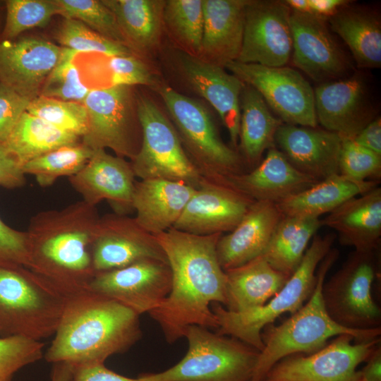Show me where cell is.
<instances>
[{
    "label": "cell",
    "mask_w": 381,
    "mask_h": 381,
    "mask_svg": "<svg viewBox=\"0 0 381 381\" xmlns=\"http://www.w3.org/2000/svg\"><path fill=\"white\" fill-rule=\"evenodd\" d=\"M222 235H195L173 227L155 235L171 269V288L160 306L148 314L169 344L183 337L191 325L218 327L211 306L225 307L227 303L226 274L216 250Z\"/></svg>",
    "instance_id": "cell-1"
},
{
    "label": "cell",
    "mask_w": 381,
    "mask_h": 381,
    "mask_svg": "<svg viewBox=\"0 0 381 381\" xmlns=\"http://www.w3.org/2000/svg\"><path fill=\"white\" fill-rule=\"evenodd\" d=\"M139 318L121 303L87 289L70 295L44 358L53 364L104 363L141 338Z\"/></svg>",
    "instance_id": "cell-2"
},
{
    "label": "cell",
    "mask_w": 381,
    "mask_h": 381,
    "mask_svg": "<svg viewBox=\"0 0 381 381\" xmlns=\"http://www.w3.org/2000/svg\"><path fill=\"white\" fill-rule=\"evenodd\" d=\"M339 251L331 248L317 270L315 289L307 302L279 325L270 324L261 332L264 345L250 381H261L281 359L296 353L310 354L325 346L330 338L348 334L356 342L380 338L381 327L353 330L335 322L327 313L322 295L325 277L336 262Z\"/></svg>",
    "instance_id": "cell-3"
},
{
    "label": "cell",
    "mask_w": 381,
    "mask_h": 381,
    "mask_svg": "<svg viewBox=\"0 0 381 381\" xmlns=\"http://www.w3.org/2000/svg\"><path fill=\"white\" fill-rule=\"evenodd\" d=\"M67 298L25 267H0V334L36 341L54 335Z\"/></svg>",
    "instance_id": "cell-4"
},
{
    "label": "cell",
    "mask_w": 381,
    "mask_h": 381,
    "mask_svg": "<svg viewBox=\"0 0 381 381\" xmlns=\"http://www.w3.org/2000/svg\"><path fill=\"white\" fill-rule=\"evenodd\" d=\"M336 236L315 235L297 269L282 289L262 306L241 313L219 303L211 306L218 323L216 332L236 338L261 351L262 329L285 313H294L308 300L315 286L317 268L332 248Z\"/></svg>",
    "instance_id": "cell-5"
},
{
    "label": "cell",
    "mask_w": 381,
    "mask_h": 381,
    "mask_svg": "<svg viewBox=\"0 0 381 381\" xmlns=\"http://www.w3.org/2000/svg\"><path fill=\"white\" fill-rule=\"evenodd\" d=\"M184 337L188 349L183 358L159 373H146L143 381H250L260 351L233 337L191 325Z\"/></svg>",
    "instance_id": "cell-6"
},
{
    "label": "cell",
    "mask_w": 381,
    "mask_h": 381,
    "mask_svg": "<svg viewBox=\"0 0 381 381\" xmlns=\"http://www.w3.org/2000/svg\"><path fill=\"white\" fill-rule=\"evenodd\" d=\"M159 94L188 156L202 177L210 182L231 185V176L244 172V162L223 142L205 107L170 87H160Z\"/></svg>",
    "instance_id": "cell-7"
},
{
    "label": "cell",
    "mask_w": 381,
    "mask_h": 381,
    "mask_svg": "<svg viewBox=\"0 0 381 381\" xmlns=\"http://www.w3.org/2000/svg\"><path fill=\"white\" fill-rule=\"evenodd\" d=\"M136 113L142 137L131 162L135 176L181 181L198 188L205 179L188 156L174 125L144 96L137 99Z\"/></svg>",
    "instance_id": "cell-8"
},
{
    "label": "cell",
    "mask_w": 381,
    "mask_h": 381,
    "mask_svg": "<svg viewBox=\"0 0 381 381\" xmlns=\"http://www.w3.org/2000/svg\"><path fill=\"white\" fill-rule=\"evenodd\" d=\"M378 250H354L322 286L325 310L339 325L353 330L381 327V310L371 294Z\"/></svg>",
    "instance_id": "cell-9"
},
{
    "label": "cell",
    "mask_w": 381,
    "mask_h": 381,
    "mask_svg": "<svg viewBox=\"0 0 381 381\" xmlns=\"http://www.w3.org/2000/svg\"><path fill=\"white\" fill-rule=\"evenodd\" d=\"M92 231H62L30 238V267L67 296L84 291L95 276Z\"/></svg>",
    "instance_id": "cell-10"
},
{
    "label": "cell",
    "mask_w": 381,
    "mask_h": 381,
    "mask_svg": "<svg viewBox=\"0 0 381 381\" xmlns=\"http://www.w3.org/2000/svg\"><path fill=\"white\" fill-rule=\"evenodd\" d=\"M224 67L255 89L283 123L317 127L314 88L296 69L237 61H229Z\"/></svg>",
    "instance_id": "cell-11"
},
{
    "label": "cell",
    "mask_w": 381,
    "mask_h": 381,
    "mask_svg": "<svg viewBox=\"0 0 381 381\" xmlns=\"http://www.w3.org/2000/svg\"><path fill=\"white\" fill-rule=\"evenodd\" d=\"M380 340L356 342L351 334L336 336L314 353L281 359L261 381H361L356 368L365 362Z\"/></svg>",
    "instance_id": "cell-12"
},
{
    "label": "cell",
    "mask_w": 381,
    "mask_h": 381,
    "mask_svg": "<svg viewBox=\"0 0 381 381\" xmlns=\"http://www.w3.org/2000/svg\"><path fill=\"white\" fill-rule=\"evenodd\" d=\"M290 26L292 64L313 80L322 83L346 78L355 71L327 18L291 10Z\"/></svg>",
    "instance_id": "cell-13"
},
{
    "label": "cell",
    "mask_w": 381,
    "mask_h": 381,
    "mask_svg": "<svg viewBox=\"0 0 381 381\" xmlns=\"http://www.w3.org/2000/svg\"><path fill=\"white\" fill-rule=\"evenodd\" d=\"M291 11L284 1H248L236 61L270 67L286 66L292 52Z\"/></svg>",
    "instance_id": "cell-14"
},
{
    "label": "cell",
    "mask_w": 381,
    "mask_h": 381,
    "mask_svg": "<svg viewBox=\"0 0 381 381\" xmlns=\"http://www.w3.org/2000/svg\"><path fill=\"white\" fill-rule=\"evenodd\" d=\"M171 288L168 262L148 258L97 273L86 289L111 298L140 315L159 306Z\"/></svg>",
    "instance_id": "cell-15"
},
{
    "label": "cell",
    "mask_w": 381,
    "mask_h": 381,
    "mask_svg": "<svg viewBox=\"0 0 381 381\" xmlns=\"http://www.w3.org/2000/svg\"><path fill=\"white\" fill-rule=\"evenodd\" d=\"M131 86L91 89L83 104L88 128L83 144L92 150L109 148L117 156L133 159L138 149L133 143Z\"/></svg>",
    "instance_id": "cell-16"
},
{
    "label": "cell",
    "mask_w": 381,
    "mask_h": 381,
    "mask_svg": "<svg viewBox=\"0 0 381 381\" xmlns=\"http://www.w3.org/2000/svg\"><path fill=\"white\" fill-rule=\"evenodd\" d=\"M367 79L354 71L339 80L319 83L314 88L318 123L341 138H353L375 116Z\"/></svg>",
    "instance_id": "cell-17"
},
{
    "label": "cell",
    "mask_w": 381,
    "mask_h": 381,
    "mask_svg": "<svg viewBox=\"0 0 381 381\" xmlns=\"http://www.w3.org/2000/svg\"><path fill=\"white\" fill-rule=\"evenodd\" d=\"M92 231L90 246L95 273L106 272L152 258L167 262L155 235L131 219L109 216Z\"/></svg>",
    "instance_id": "cell-18"
},
{
    "label": "cell",
    "mask_w": 381,
    "mask_h": 381,
    "mask_svg": "<svg viewBox=\"0 0 381 381\" xmlns=\"http://www.w3.org/2000/svg\"><path fill=\"white\" fill-rule=\"evenodd\" d=\"M254 202L231 185L205 180L195 190L173 228L195 235L230 232Z\"/></svg>",
    "instance_id": "cell-19"
},
{
    "label": "cell",
    "mask_w": 381,
    "mask_h": 381,
    "mask_svg": "<svg viewBox=\"0 0 381 381\" xmlns=\"http://www.w3.org/2000/svg\"><path fill=\"white\" fill-rule=\"evenodd\" d=\"M61 49L36 37L0 40V83L32 101L40 95L45 79L59 59Z\"/></svg>",
    "instance_id": "cell-20"
},
{
    "label": "cell",
    "mask_w": 381,
    "mask_h": 381,
    "mask_svg": "<svg viewBox=\"0 0 381 381\" xmlns=\"http://www.w3.org/2000/svg\"><path fill=\"white\" fill-rule=\"evenodd\" d=\"M341 140L324 128L282 123L274 144L295 168L320 181L339 174Z\"/></svg>",
    "instance_id": "cell-21"
},
{
    "label": "cell",
    "mask_w": 381,
    "mask_h": 381,
    "mask_svg": "<svg viewBox=\"0 0 381 381\" xmlns=\"http://www.w3.org/2000/svg\"><path fill=\"white\" fill-rule=\"evenodd\" d=\"M181 70L190 86L217 111L236 147L241 119L240 97L244 83L223 66L188 53L179 54Z\"/></svg>",
    "instance_id": "cell-22"
},
{
    "label": "cell",
    "mask_w": 381,
    "mask_h": 381,
    "mask_svg": "<svg viewBox=\"0 0 381 381\" xmlns=\"http://www.w3.org/2000/svg\"><path fill=\"white\" fill-rule=\"evenodd\" d=\"M284 215L277 205L255 201L228 234L222 235L217 244V255L226 271L262 255Z\"/></svg>",
    "instance_id": "cell-23"
},
{
    "label": "cell",
    "mask_w": 381,
    "mask_h": 381,
    "mask_svg": "<svg viewBox=\"0 0 381 381\" xmlns=\"http://www.w3.org/2000/svg\"><path fill=\"white\" fill-rule=\"evenodd\" d=\"M135 177L131 163L97 149L72 181L90 204L104 199L116 210L127 211L133 209Z\"/></svg>",
    "instance_id": "cell-24"
},
{
    "label": "cell",
    "mask_w": 381,
    "mask_h": 381,
    "mask_svg": "<svg viewBox=\"0 0 381 381\" xmlns=\"http://www.w3.org/2000/svg\"><path fill=\"white\" fill-rule=\"evenodd\" d=\"M319 181L295 168L275 147L249 172L234 175L229 183L254 201L275 204L300 193Z\"/></svg>",
    "instance_id": "cell-25"
},
{
    "label": "cell",
    "mask_w": 381,
    "mask_h": 381,
    "mask_svg": "<svg viewBox=\"0 0 381 381\" xmlns=\"http://www.w3.org/2000/svg\"><path fill=\"white\" fill-rule=\"evenodd\" d=\"M322 226L334 230L341 244L355 250H378L381 239V188L378 186L352 198L321 219Z\"/></svg>",
    "instance_id": "cell-26"
},
{
    "label": "cell",
    "mask_w": 381,
    "mask_h": 381,
    "mask_svg": "<svg viewBox=\"0 0 381 381\" xmlns=\"http://www.w3.org/2000/svg\"><path fill=\"white\" fill-rule=\"evenodd\" d=\"M181 181L140 179L135 182L132 207L138 224L152 235L173 227L195 190Z\"/></svg>",
    "instance_id": "cell-27"
},
{
    "label": "cell",
    "mask_w": 381,
    "mask_h": 381,
    "mask_svg": "<svg viewBox=\"0 0 381 381\" xmlns=\"http://www.w3.org/2000/svg\"><path fill=\"white\" fill-rule=\"evenodd\" d=\"M248 0H202L203 32L200 52L222 66L238 56Z\"/></svg>",
    "instance_id": "cell-28"
},
{
    "label": "cell",
    "mask_w": 381,
    "mask_h": 381,
    "mask_svg": "<svg viewBox=\"0 0 381 381\" xmlns=\"http://www.w3.org/2000/svg\"><path fill=\"white\" fill-rule=\"evenodd\" d=\"M341 7L327 19L332 32L349 47L356 66L360 69L381 66V19L380 14L361 6Z\"/></svg>",
    "instance_id": "cell-29"
},
{
    "label": "cell",
    "mask_w": 381,
    "mask_h": 381,
    "mask_svg": "<svg viewBox=\"0 0 381 381\" xmlns=\"http://www.w3.org/2000/svg\"><path fill=\"white\" fill-rule=\"evenodd\" d=\"M224 272L227 300L224 308L236 313L262 306L290 277L273 268L262 255Z\"/></svg>",
    "instance_id": "cell-30"
},
{
    "label": "cell",
    "mask_w": 381,
    "mask_h": 381,
    "mask_svg": "<svg viewBox=\"0 0 381 381\" xmlns=\"http://www.w3.org/2000/svg\"><path fill=\"white\" fill-rule=\"evenodd\" d=\"M377 181H356L336 174L277 203L284 216L320 218L346 200L377 186Z\"/></svg>",
    "instance_id": "cell-31"
},
{
    "label": "cell",
    "mask_w": 381,
    "mask_h": 381,
    "mask_svg": "<svg viewBox=\"0 0 381 381\" xmlns=\"http://www.w3.org/2000/svg\"><path fill=\"white\" fill-rule=\"evenodd\" d=\"M240 147L243 159L258 165L265 150L274 146L276 133L283 123L274 116L260 94L244 83L240 97Z\"/></svg>",
    "instance_id": "cell-32"
},
{
    "label": "cell",
    "mask_w": 381,
    "mask_h": 381,
    "mask_svg": "<svg viewBox=\"0 0 381 381\" xmlns=\"http://www.w3.org/2000/svg\"><path fill=\"white\" fill-rule=\"evenodd\" d=\"M112 12L127 46L147 51L159 42L164 1L102 0Z\"/></svg>",
    "instance_id": "cell-33"
},
{
    "label": "cell",
    "mask_w": 381,
    "mask_h": 381,
    "mask_svg": "<svg viewBox=\"0 0 381 381\" xmlns=\"http://www.w3.org/2000/svg\"><path fill=\"white\" fill-rule=\"evenodd\" d=\"M321 226L320 218L284 216L262 256L273 268L291 277Z\"/></svg>",
    "instance_id": "cell-34"
},
{
    "label": "cell",
    "mask_w": 381,
    "mask_h": 381,
    "mask_svg": "<svg viewBox=\"0 0 381 381\" xmlns=\"http://www.w3.org/2000/svg\"><path fill=\"white\" fill-rule=\"evenodd\" d=\"M79 136L25 111L4 145L23 166L59 147L77 143Z\"/></svg>",
    "instance_id": "cell-35"
},
{
    "label": "cell",
    "mask_w": 381,
    "mask_h": 381,
    "mask_svg": "<svg viewBox=\"0 0 381 381\" xmlns=\"http://www.w3.org/2000/svg\"><path fill=\"white\" fill-rule=\"evenodd\" d=\"M93 150L85 144L75 143L40 155L23 166L24 174L34 175L43 186L60 176H74L87 163Z\"/></svg>",
    "instance_id": "cell-36"
},
{
    "label": "cell",
    "mask_w": 381,
    "mask_h": 381,
    "mask_svg": "<svg viewBox=\"0 0 381 381\" xmlns=\"http://www.w3.org/2000/svg\"><path fill=\"white\" fill-rule=\"evenodd\" d=\"M0 40H13L25 31L44 27L61 8L55 0H6Z\"/></svg>",
    "instance_id": "cell-37"
},
{
    "label": "cell",
    "mask_w": 381,
    "mask_h": 381,
    "mask_svg": "<svg viewBox=\"0 0 381 381\" xmlns=\"http://www.w3.org/2000/svg\"><path fill=\"white\" fill-rule=\"evenodd\" d=\"M163 20L180 42L200 52L203 32L202 0H169Z\"/></svg>",
    "instance_id": "cell-38"
},
{
    "label": "cell",
    "mask_w": 381,
    "mask_h": 381,
    "mask_svg": "<svg viewBox=\"0 0 381 381\" xmlns=\"http://www.w3.org/2000/svg\"><path fill=\"white\" fill-rule=\"evenodd\" d=\"M78 52L61 49L59 59L47 75L40 95L64 101L83 103L90 89L82 81L73 59Z\"/></svg>",
    "instance_id": "cell-39"
},
{
    "label": "cell",
    "mask_w": 381,
    "mask_h": 381,
    "mask_svg": "<svg viewBox=\"0 0 381 381\" xmlns=\"http://www.w3.org/2000/svg\"><path fill=\"white\" fill-rule=\"evenodd\" d=\"M26 111L79 137L87 131V114L83 103L38 95L30 102Z\"/></svg>",
    "instance_id": "cell-40"
},
{
    "label": "cell",
    "mask_w": 381,
    "mask_h": 381,
    "mask_svg": "<svg viewBox=\"0 0 381 381\" xmlns=\"http://www.w3.org/2000/svg\"><path fill=\"white\" fill-rule=\"evenodd\" d=\"M58 42L65 48L77 52L97 53L107 56H130L131 49L110 40L81 21L64 18L57 32Z\"/></svg>",
    "instance_id": "cell-41"
},
{
    "label": "cell",
    "mask_w": 381,
    "mask_h": 381,
    "mask_svg": "<svg viewBox=\"0 0 381 381\" xmlns=\"http://www.w3.org/2000/svg\"><path fill=\"white\" fill-rule=\"evenodd\" d=\"M55 1L64 18L78 20L103 37L127 46L114 14L102 1Z\"/></svg>",
    "instance_id": "cell-42"
},
{
    "label": "cell",
    "mask_w": 381,
    "mask_h": 381,
    "mask_svg": "<svg viewBox=\"0 0 381 381\" xmlns=\"http://www.w3.org/2000/svg\"><path fill=\"white\" fill-rule=\"evenodd\" d=\"M341 138L339 174L356 181H379L381 156L360 145L353 138Z\"/></svg>",
    "instance_id": "cell-43"
},
{
    "label": "cell",
    "mask_w": 381,
    "mask_h": 381,
    "mask_svg": "<svg viewBox=\"0 0 381 381\" xmlns=\"http://www.w3.org/2000/svg\"><path fill=\"white\" fill-rule=\"evenodd\" d=\"M44 344L20 336L0 338V381H11L21 368L44 357Z\"/></svg>",
    "instance_id": "cell-44"
},
{
    "label": "cell",
    "mask_w": 381,
    "mask_h": 381,
    "mask_svg": "<svg viewBox=\"0 0 381 381\" xmlns=\"http://www.w3.org/2000/svg\"><path fill=\"white\" fill-rule=\"evenodd\" d=\"M106 59L105 73L109 87L155 85V78L147 68L133 56L106 55Z\"/></svg>",
    "instance_id": "cell-45"
},
{
    "label": "cell",
    "mask_w": 381,
    "mask_h": 381,
    "mask_svg": "<svg viewBox=\"0 0 381 381\" xmlns=\"http://www.w3.org/2000/svg\"><path fill=\"white\" fill-rule=\"evenodd\" d=\"M30 267V238L0 217V267Z\"/></svg>",
    "instance_id": "cell-46"
},
{
    "label": "cell",
    "mask_w": 381,
    "mask_h": 381,
    "mask_svg": "<svg viewBox=\"0 0 381 381\" xmlns=\"http://www.w3.org/2000/svg\"><path fill=\"white\" fill-rule=\"evenodd\" d=\"M31 100L0 83V143H4Z\"/></svg>",
    "instance_id": "cell-47"
},
{
    "label": "cell",
    "mask_w": 381,
    "mask_h": 381,
    "mask_svg": "<svg viewBox=\"0 0 381 381\" xmlns=\"http://www.w3.org/2000/svg\"><path fill=\"white\" fill-rule=\"evenodd\" d=\"M71 381H143L119 375L104 363H85L73 365Z\"/></svg>",
    "instance_id": "cell-48"
},
{
    "label": "cell",
    "mask_w": 381,
    "mask_h": 381,
    "mask_svg": "<svg viewBox=\"0 0 381 381\" xmlns=\"http://www.w3.org/2000/svg\"><path fill=\"white\" fill-rule=\"evenodd\" d=\"M23 166L18 159L0 143V186L14 188L25 181Z\"/></svg>",
    "instance_id": "cell-49"
},
{
    "label": "cell",
    "mask_w": 381,
    "mask_h": 381,
    "mask_svg": "<svg viewBox=\"0 0 381 381\" xmlns=\"http://www.w3.org/2000/svg\"><path fill=\"white\" fill-rule=\"evenodd\" d=\"M360 145L381 156V118L377 116L353 138Z\"/></svg>",
    "instance_id": "cell-50"
},
{
    "label": "cell",
    "mask_w": 381,
    "mask_h": 381,
    "mask_svg": "<svg viewBox=\"0 0 381 381\" xmlns=\"http://www.w3.org/2000/svg\"><path fill=\"white\" fill-rule=\"evenodd\" d=\"M360 370L361 381H381V347L378 344L365 361Z\"/></svg>",
    "instance_id": "cell-51"
},
{
    "label": "cell",
    "mask_w": 381,
    "mask_h": 381,
    "mask_svg": "<svg viewBox=\"0 0 381 381\" xmlns=\"http://www.w3.org/2000/svg\"><path fill=\"white\" fill-rule=\"evenodd\" d=\"M310 13L328 18L334 15L341 7L350 3L346 0H308Z\"/></svg>",
    "instance_id": "cell-52"
},
{
    "label": "cell",
    "mask_w": 381,
    "mask_h": 381,
    "mask_svg": "<svg viewBox=\"0 0 381 381\" xmlns=\"http://www.w3.org/2000/svg\"><path fill=\"white\" fill-rule=\"evenodd\" d=\"M73 365L66 362L53 364L51 381H71Z\"/></svg>",
    "instance_id": "cell-53"
},
{
    "label": "cell",
    "mask_w": 381,
    "mask_h": 381,
    "mask_svg": "<svg viewBox=\"0 0 381 381\" xmlns=\"http://www.w3.org/2000/svg\"><path fill=\"white\" fill-rule=\"evenodd\" d=\"M284 2L292 11L301 13H310L308 0H286Z\"/></svg>",
    "instance_id": "cell-54"
},
{
    "label": "cell",
    "mask_w": 381,
    "mask_h": 381,
    "mask_svg": "<svg viewBox=\"0 0 381 381\" xmlns=\"http://www.w3.org/2000/svg\"><path fill=\"white\" fill-rule=\"evenodd\" d=\"M2 12H5V3L4 1H0V23ZM1 27V25H0ZM1 30H0V37H1Z\"/></svg>",
    "instance_id": "cell-55"
}]
</instances>
